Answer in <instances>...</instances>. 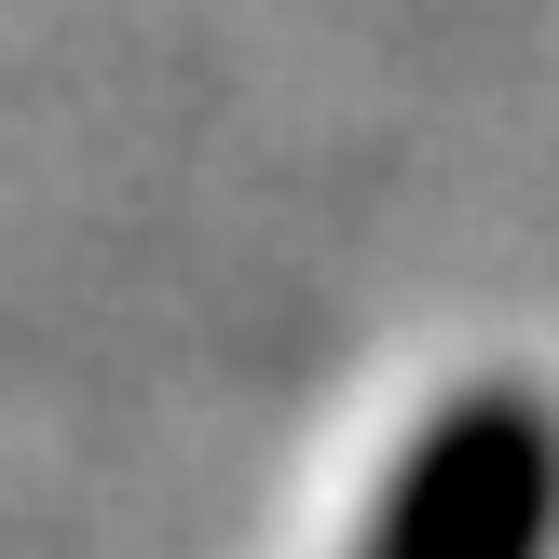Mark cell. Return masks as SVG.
I'll list each match as a JSON object with an SVG mask.
<instances>
[{
	"label": "cell",
	"instance_id": "1",
	"mask_svg": "<svg viewBox=\"0 0 559 559\" xmlns=\"http://www.w3.org/2000/svg\"><path fill=\"white\" fill-rule=\"evenodd\" d=\"M533 533H546V424L519 396H478L424 437L382 519V559H533Z\"/></svg>",
	"mask_w": 559,
	"mask_h": 559
}]
</instances>
